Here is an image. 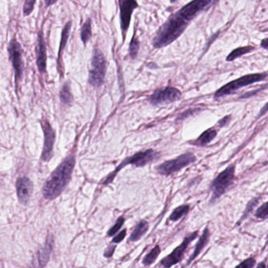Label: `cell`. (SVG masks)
Listing matches in <instances>:
<instances>
[{"instance_id":"cell-1","label":"cell","mask_w":268,"mask_h":268,"mask_svg":"<svg viewBox=\"0 0 268 268\" xmlns=\"http://www.w3.org/2000/svg\"><path fill=\"white\" fill-rule=\"evenodd\" d=\"M213 1L192 0L179 11L171 14L155 34L152 40L153 47L161 49L176 41L186 31L191 21L213 4Z\"/></svg>"},{"instance_id":"cell-2","label":"cell","mask_w":268,"mask_h":268,"mask_svg":"<svg viewBox=\"0 0 268 268\" xmlns=\"http://www.w3.org/2000/svg\"><path fill=\"white\" fill-rule=\"evenodd\" d=\"M75 165V156L70 155L53 170L43 188V195L46 199H54L63 192L72 177Z\"/></svg>"},{"instance_id":"cell-3","label":"cell","mask_w":268,"mask_h":268,"mask_svg":"<svg viewBox=\"0 0 268 268\" xmlns=\"http://www.w3.org/2000/svg\"><path fill=\"white\" fill-rule=\"evenodd\" d=\"M235 179V166L229 165L225 169L219 173L210 185V190L212 191V197L210 202H214L221 198L227 190L232 186Z\"/></svg>"},{"instance_id":"cell-4","label":"cell","mask_w":268,"mask_h":268,"mask_svg":"<svg viewBox=\"0 0 268 268\" xmlns=\"http://www.w3.org/2000/svg\"><path fill=\"white\" fill-rule=\"evenodd\" d=\"M267 73H253L243 75L239 79L229 82L223 85L214 94V98H221L226 96L231 95L241 88L246 87L247 85H252L255 82H261L267 77Z\"/></svg>"},{"instance_id":"cell-5","label":"cell","mask_w":268,"mask_h":268,"mask_svg":"<svg viewBox=\"0 0 268 268\" xmlns=\"http://www.w3.org/2000/svg\"><path fill=\"white\" fill-rule=\"evenodd\" d=\"M106 70L107 62L104 53L98 47L94 48L90 69V83L94 87L101 86L104 83Z\"/></svg>"},{"instance_id":"cell-6","label":"cell","mask_w":268,"mask_h":268,"mask_svg":"<svg viewBox=\"0 0 268 268\" xmlns=\"http://www.w3.org/2000/svg\"><path fill=\"white\" fill-rule=\"evenodd\" d=\"M159 153L156 152V151L152 150V149L137 152V154L133 155V156L124 159L123 162H121V164L118 166V167L111 174L108 175V177L106 178V180L104 182V185H107L111 183V181L114 179V176L124 166H127L128 164H131L133 166H137V167H143L146 165L149 164L151 162L156 160L157 158H159Z\"/></svg>"},{"instance_id":"cell-7","label":"cell","mask_w":268,"mask_h":268,"mask_svg":"<svg viewBox=\"0 0 268 268\" xmlns=\"http://www.w3.org/2000/svg\"><path fill=\"white\" fill-rule=\"evenodd\" d=\"M196 161V157L191 152H188L185 154L181 155L179 157L172 160L166 161L162 164L156 167V170L160 174L169 176L176 173L178 171L187 167L190 164H192Z\"/></svg>"},{"instance_id":"cell-8","label":"cell","mask_w":268,"mask_h":268,"mask_svg":"<svg viewBox=\"0 0 268 268\" xmlns=\"http://www.w3.org/2000/svg\"><path fill=\"white\" fill-rule=\"evenodd\" d=\"M8 52L13 68H14V73H15V82L17 88L19 82L22 79L24 62H23L22 57V48L20 43L16 39H13L10 42Z\"/></svg>"},{"instance_id":"cell-9","label":"cell","mask_w":268,"mask_h":268,"mask_svg":"<svg viewBox=\"0 0 268 268\" xmlns=\"http://www.w3.org/2000/svg\"><path fill=\"white\" fill-rule=\"evenodd\" d=\"M198 235V231H196L195 232L191 233V234H188L183 243H181L178 247H176L174 250H173L170 254L168 255L164 259H162L161 260V266L164 268H169L173 265L176 264L181 261V259L183 257L184 254H185V251H186L187 248H188V245L194 241Z\"/></svg>"},{"instance_id":"cell-10","label":"cell","mask_w":268,"mask_h":268,"mask_svg":"<svg viewBox=\"0 0 268 268\" xmlns=\"http://www.w3.org/2000/svg\"><path fill=\"white\" fill-rule=\"evenodd\" d=\"M181 93L176 88L167 87L156 90L154 94L150 96L149 101L153 105H161V104H170L181 99Z\"/></svg>"},{"instance_id":"cell-11","label":"cell","mask_w":268,"mask_h":268,"mask_svg":"<svg viewBox=\"0 0 268 268\" xmlns=\"http://www.w3.org/2000/svg\"><path fill=\"white\" fill-rule=\"evenodd\" d=\"M139 5L137 0H120V24L123 40H125L130 27L132 14Z\"/></svg>"},{"instance_id":"cell-12","label":"cell","mask_w":268,"mask_h":268,"mask_svg":"<svg viewBox=\"0 0 268 268\" xmlns=\"http://www.w3.org/2000/svg\"><path fill=\"white\" fill-rule=\"evenodd\" d=\"M41 126L44 133V143H43L41 159L44 162H48L53 156L56 133L47 120H42Z\"/></svg>"},{"instance_id":"cell-13","label":"cell","mask_w":268,"mask_h":268,"mask_svg":"<svg viewBox=\"0 0 268 268\" xmlns=\"http://www.w3.org/2000/svg\"><path fill=\"white\" fill-rule=\"evenodd\" d=\"M17 198L19 202L26 205L29 202L33 192V185L31 180L27 177H21L17 179L16 183Z\"/></svg>"},{"instance_id":"cell-14","label":"cell","mask_w":268,"mask_h":268,"mask_svg":"<svg viewBox=\"0 0 268 268\" xmlns=\"http://www.w3.org/2000/svg\"><path fill=\"white\" fill-rule=\"evenodd\" d=\"M46 47L45 43L44 35L43 30L38 33V45L36 49V65L39 72L41 74L46 72Z\"/></svg>"},{"instance_id":"cell-15","label":"cell","mask_w":268,"mask_h":268,"mask_svg":"<svg viewBox=\"0 0 268 268\" xmlns=\"http://www.w3.org/2000/svg\"><path fill=\"white\" fill-rule=\"evenodd\" d=\"M52 249H53V239L52 237H49L44 246L36 253L33 259V268L44 267L50 260Z\"/></svg>"},{"instance_id":"cell-16","label":"cell","mask_w":268,"mask_h":268,"mask_svg":"<svg viewBox=\"0 0 268 268\" xmlns=\"http://www.w3.org/2000/svg\"><path fill=\"white\" fill-rule=\"evenodd\" d=\"M210 230L208 227H205L203 233H202V236L199 237L198 243H197L196 246H195V250H194L193 254L190 256L189 260H188V264H189L192 260H195V258L201 253V252L203 250L204 248L208 244L209 241H210Z\"/></svg>"},{"instance_id":"cell-17","label":"cell","mask_w":268,"mask_h":268,"mask_svg":"<svg viewBox=\"0 0 268 268\" xmlns=\"http://www.w3.org/2000/svg\"><path fill=\"white\" fill-rule=\"evenodd\" d=\"M148 223L145 221H141L137 224L133 233L130 235V240L131 242H137L144 235L148 230Z\"/></svg>"},{"instance_id":"cell-18","label":"cell","mask_w":268,"mask_h":268,"mask_svg":"<svg viewBox=\"0 0 268 268\" xmlns=\"http://www.w3.org/2000/svg\"><path fill=\"white\" fill-rule=\"evenodd\" d=\"M217 135V131L215 129L211 128L205 130L200 135L195 142V144L198 146H205L212 141Z\"/></svg>"},{"instance_id":"cell-19","label":"cell","mask_w":268,"mask_h":268,"mask_svg":"<svg viewBox=\"0 0 268 268\" xmlns=\"http://www.w3.org/2000/svg\"><path fill=\"white\" fill-rule=\"evenodd\" d=\"M92 20L91 18H87L81 27L80 36L82 43L84 46L87 44L88 42L92 37Z\"/></svg>"},{"instance_id":"cell-20","label":"cell","mask_w":268,"mask_h":268,"mask_svg":"<svg viewBox=\"0 0 268 268\" xmlns=\"http://www.w3.org/2000/svg\"><path fill=\"white\" fill-rule=\"evenodd\" d=\"M72 21H69L65 24L62 33V39H61L60 47L58 52V62L62 58V55L66 46L68 40H69V35H70L71 28H72Z\"/></svg>"},{"instance_id":"cell-21","label":"cell","mask_w":268,"mask_h":268,"mask_svg":"<svg viewBox=\"0 0 268 268\" xmlns=\"http://www.w3.org/2000/svg\"><path fill=\"white\" fill-rule=\"evenodd\" d=\"M255 50V47L252 46H243V47L236 48L230 54L227 56V62H233L239 57H241L243 55L251 53Z\"/></svg>"},{"instance_id":"cell-22","label":"cell","mask_w":268,"mask_h":268,"mask_svg":"<svg viewBox=\"0 0 268 268\" xmlns=\"http://www.w3.org/2000/svg\"><path fill=\"white\" fill-rule=\"evenodd\" d=\"M61 101L62 103L66 104V105H70L73 101V97H72V93H71L70 86L69 84L66 83L64 85L62 91L60 93Z\"/></svg>"},{"instance_id":"cell-23","label":"cell","mask_w":268,"mask_h":268,"mask_svg":"<svg viewBox=\"0 0 268 268\" xmlns=\"http://www.w3.org/2000/svg\"><path fill=\"white\" fill-rule=\"evenodd\" d=\"M161 250L159 246H155V248L152 249V251L148 254L146 255L145 257L143 258V264L146 265V266H149V265L152 264V263L156 261L158 256H159Z\"/></svg>"},{"instance_id":"cell-24","label":"cell","mask_w":268,"mask_h":268,"mask_svg":"<svg viewBox=\"0 0 268 268\" xmlns=\"http://www.w3.org/2000/svg\"><path fill=\"white\" fill-rule=\"evenodd\" d=\"M190 207L188 205H181V206L177 207V208L175 209L174 211H173V214H171L170 221H176L181 217H183L184 216L188 214V211H189Z\"/></svg>"},{"instance_id":"cell-25","label":"cell","mask_w":268,"mask_h":268,"mask_svg":"<svg viewBox=\"0 0 268 268\" xmlns=\"http://www.w3.org/2000/svg\"><path fill=\"white\" fill-rule=\"evenodd\" d=\"M139 49H140V41L137 36L134 34L130 41V47H129V53L132 59H135L137 57Z\"/></svg>"},{"instance_id":"cell-26","label":"cell","mask_w":268,"mask_h":268,"mask_svg":"<svg viewBox=\"0 0 268 268\" xmlns=\"http://www.w3.org/2000/svg\"><path fill=\"white\" fill-rule=\"evenodd\" d=\"M255 217L260 220H266L268 218V201L262 204L255 213Z\"/></svg>"},{"instance_id":"cell-27","label":"cell","mask_w":268,"mask_h":268,"mask_svg":"<svg viewBox=\"0 0 268 268\" xmlns=\"http://www.w3.org/2000/svg\"><path fill=\"white\" fill-rule=\"evenodd\" d=\"M260 198H253V199L248 203L246 210H245L244 214H243V217H241V220H240L239 222H242V221H243V220H245V219L249 216V214L254 210L255 207H256V205H257V204L259 203V202H260Z\"/></svg>"},{"instance_id":"cell-28","label":"cell","mask_w":268,"mask_h":268,"mask_svg":"<svg viewBox=\"0 0 268 268\" xmlns=\"http://www.w3.org/2000/svg\"><path fill=\"white\" fill-rule=\"evenodd\" d=\"M36 3V0H25L23 7V14L24 17H27L33 13Z\"/></svg>"},{"instance_id":"cell-29","label":"cell","mask_w":268,"mask_h":268,"mask_svg":"<svg viewBox=\"0 0 268 268\" xmlns=\"http://www.w3.org/2000/svg\"><path fill=\"white\" fill-rule=\"evenodd\" d=\"M256 264V260L255 257H249L246 260H243L234 268H254Z\"/></svg>"},{"instance_id":"cell-30","label":"cell","mask_w":268,"mask_h":268,"mask_svg":"<svg viewBox=\"0 0 268 268\" xmlns=\"http://www.w3.org/2000/svg\"><path fill=\"white\" fill-rule=\"evenodd\" d=\"M124 222H125V219L123 218V217H120V218L117 220V221L115 222V224H114V226H113V227L110 229L109 231H108V235L113 236L114 234H116V233L120 231V229L121 228L122 226L123 225Z\"/></svg>"},{"instance_id":"cell-31","label":"cell","mask_w":268,"mask_h":268,"mask_svg":"<svg viewBox=\"0 0 268 268\" xmlns=\"http://www.w3.org/2000/svg\"><path fill=\"white\" fill-rule=\"evenodd\" d=\"M126 234H127V230L124 229L123 231H122L118 235L115 236L114 239H112V243L118 244V243H121L123 239H125Z\"/></svg>"},{"instance_id":"cell-32","label":"cell","mask_w":268,"mask_h":268,"mask_svg":"<svg viewBox=\"0 0 268 268\" xmlns=\"http://www.w3.org/2000/svg\"><path fill=\"white\" fill-rule=\"evenodd\" d=\"M231 114H228V115H226V116H224V118H221V120L218 122L219 127H225V126H227V124H228V123H230V121H231Z\"/></svg>"},{"instance_id":"cell-33","label":"cell","mask_w":268,"mask_h":268,"mask_svg":"<svg viewBox=\"0 0 268 268\" xmlns=\"http://www.w3.org/2000/svg\"><path fill=\"white\" fill-rule=\"evenodd\" d=\"M114 250H115V246H110V247H108V249L105 250V252H104V256L107 258L111 257L113 253H114Z\"/></svg>"},{"instance_id":"cell-34","label":"cell","mask_w":268,"mask_h":268,"mask_svg":"<svg viewBox=\"0 0 268 268\" xmlns=\"http://www.w3.org/2000/svg\"><path fill=\"white\" fill-rule=\"evenodd\" d=\"M260 45H261V47H263V49L268 50V38H266L264 40H262Z\"/></svg>"},{"instance_id":"cell-35","label":"cell","mask_w":268,"mask_h":268,"mask_svg":"<svg viewBox=\"0 0 268 268\" xmlns=\"http://www.w3.org/2000/svg\"><path fill=\"white\" fill-rule=\"evenodd\" d=\"M57 1L58 0H45V3H46V7H51L56 4Z\"/></svg>"},{"instance_id":"cell-36","label":"cell","mask_w":268,"mask_h":268,"mask_svg":"<svg viewBox=\"0 0 268 268\" xmlns=\"http://www.w3.org/2000/svg\"><path fill=\"white\" fill-rule=\"evenodd\" d=\"M268 111V102L265 104V106L262 108L261 111H260V114H259V117L262 116L263 114L266 112Z\"/></svg>"},{"instance_id":"cell-37","label":"cell","mask_w":268,"mask_h":268,"mask_svg":"<svg viewBox=\"0 0 268 268\" xmlns=\"http://www.w3.org/2000/svg\"><path fill=\"white\" fill-rule=\"evenodd\" d=\"M256 268H267V266H266V262L261 261L260 262V263H258L257 265H256Z\"/></svg>"},{"instance_id":"cell-38","label":"cell","mask_w":268,"mask_h":268,"mask_svg":"<svg viewBox=\"0 0 268 268\" xmlns=\"http://www.w3.org/2000/svg\"><path fill=\"white\" fill-rule=\"evenodd\" d=\"M177 1L178 0H169V2H170L171 4H176Z\"/></svg>"},{"instance_id":"cell-39","label":"cell","mask_w":268,"mask_h":268,"mask_svg":"<svg viewBox=\"0 0 268 268\" xmlns=\"http://www.w3.org/2000/svg\"><path fill=\"white\" fill-rule=\"evenodd\" d=\"M219 0H214V1H213V4H214V5H216V4H217Z\"/></svg>"}]
</instances>
